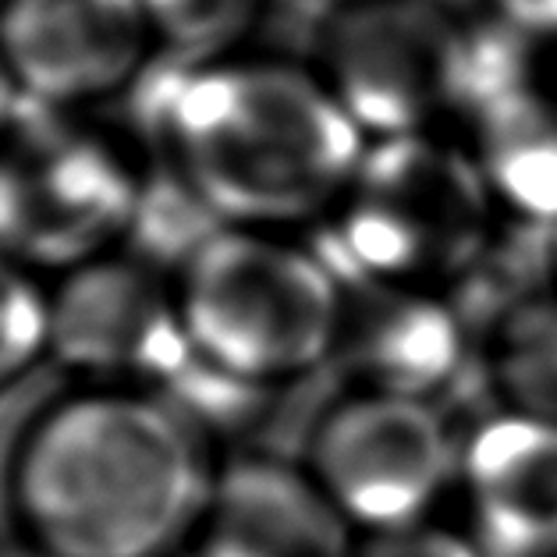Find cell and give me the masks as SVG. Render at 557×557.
Returning <instances> with one entry per match:
<instances>
[{
    "label": "cell",
    "mask_w": 557,
    "mask_h": 557,
    "mask_svg": "<svg viewBox=\"0 0 557 557\" xmlns=\"http://www.w3.org/2000/svg\"><path fill=\"white\" fill-rule=\"evenodd\" d=\"M125 100L157 164L224 227H317L370 146L317 64L274 53L207 64L157 53Z\"/></svg>",
    "instance_id": "obj_1"
},
{
    "label": "cell",
    "mask_w": 557,
    "mask_h": 557,
    "mask_svg": "<svg viewBox=\"0 0 557 557\" xmlns=\"http://www.w3.org/2000/svg\"><path fill=\"white\" fill-rule=\"evenodd\" d=\"M213 447L153 387L72 384L11 444L8 515L39 557H188L221 469Z\"/></svg>",
    "instance_id": "obj_2"
},
{
    "label": "cell",
    "mask_w": 557,
    "mask_h": 557,
    "mask_svg": "<svg viewBox=\"0 0 557 557\" xmlns=\"http://www.w3.org/2000/svg\"><path fill=\"white\" fill-rule=\"evenodd\" d=\"M171 284L188 348L216 370L284 391L334 362L348 288L288 231L216 227Z\"/></svg>",
    "instance_id": "obj_3"
},
{
    "label": "cell",
    "mask_w": 557,
    "mask_h": 557,
    "mask_svg": "<svg viewBox=\"0 0 557 557\" xmlns=\"http://www.w3.org/2000/svg\"><path fill=\"white\" fill-rule=\"evenodd\" d=\"M497 216L461 135H387L370 139L309 246L348 292L376 284L444 292Z\"/></svg>",
    "instance_id": "obj_4"
},
{
    "label": "cell",
    "mask_w": 557,
    "mask_h": 557,
    "mask_svg": "<svg viewBox=\"0 0 557 557\" xmlns=\"http://www.w3.org/2000/svg\"><path fill=\"white\" fill-rule=\"evenodd\" d=\"M149 174L135 132L25 103L0 143V256L58 277L121 252Z\"/></svg>",
    "instance_id": "obj_5"
},
{
    "label": "cell",
    "mask_w": 557,
    "mask_h": 557,
    "mask_svg": "<svg viewBox=\"0 0 557 557\" xmlns=\"http://www.w3.org/2000/svg\"><path fill=\"white\" fill-rule=\"evenodd\" d=\"M298 461L359 536H376L433 522L458 486L461 433L441 401L345 387L309 426Z\"/></svg>",
    "instance_id": "obj_6"
},
{
    "label": "cell",
    "mask_w": 557,
    "mask_h": 557,
    "mask_svg": "<svg viewBox=\"0 0 557 557\" xmlns=\"http://www.w3.org/2000/svg\"><path fill=\"white\" fill-rule=\"evenodd\" d=\"M188 356L164 270L121 249L50 277V359L75 384L157 391Z\"/></svg>",
    "instance_id": "obj_7"
},
{
    "label": "cell",
    "mask_w": 557,
    "mask_h": 557,
    "mask_svg": "<svg viewBox=\"0 0 557 557\" xmlns=\"http://www.w3.org/2000/svg\"><path fill=\"white\" fill-rule=\"evenodd\" d=\"M157 58L143 0H0V61L25 103L92 114Z\"/></svg>",
    "instance_id": "obj_8"
},
{
    "label": "cell",
    "mask_w": 557,
    "mask_h": 557,
    "mask_svg": "<svg viewBox=\"0 0 557 557\" xmlns=\"http://www.w3.org/2000/svg\"><path fill=\"white\" fill-rule=\"evenodd\" d=\"M331 366L348 391L441 401L475 366V334L441 288H356Z\"/></svg>",
    "instance_id": "obj_9"
},
{
    "label": "cell",
    "mask_w": 557,
    "mask_h": 557,
    "mask_svg": "<svg viewBox=\"0 0 557 557\" xmlns=\"http://www.w3.org/2000/svg\"><path fill=\"white\" fill-rule=\"evenodd\" d=\"M455 494L486 557H557V423L491 412L461 433Z\"/></svg>",
    "instance_id": "obj_10"
},
{
    "label": "cell",
    "mask_w": 557,
    "mask_h": 557,
    "mask_svg": "<svg viewBox=\"0 0 557 557\" xmlns=\"http://www.w3.org/2000/svg\"><path fill=\"white\" fill-rule=\"evenodd\" d=\"M359 533L302 461L249 451L221 458L188 557H351Z\"/></svg>",
    "instance_id": "obj_11"
},
{
    "label": "cell",
    "mask_w": 557,
    "mask_h": 557,
    "mask_svg": "<svg viewBox=\"0 0 557 557\" xmlns=\"http://www.w3.org/2000/svg\"><path fill=\"white\" fill-rule=\"evenodd\" d=\"M461 139L497 213L533 227H557V72L540 67L483 107Z\"/></svg>",
    "instance_id": "obj_12"
},
{
    "label": "cell",
    "mask_w": 557,
    "mask_h": 557,
    "mask_svg": "<svg viewBox=\"0 0 557 557\" xmlns=\"http://www.w3.org/2000/svg\"><path fill=\"white\" fill-rule=\"evenodd\" d=\"M494 412L557 423V288H543L500 312L475 337Z\"/></svg>",
    "instance_id": "obj_13"
},
{
    "label": "cell",
    "mask_w": 557,
    "mask_h": 557,
    "mask_svg": "<svg viewBox=\"0 0 557 557\" xmlns=\"http://www.w3.org/2000/svg\"><path fill=\"white\" fill-rule=\"evenodd\" d=\"M157 53L207 64L249 50L267 18V0H143Z\"/></svg>",
    "instance_id": "obj_14"
},
{
    "label": "cell",
    "mask_w": 557,
    "mask_h": 557,
    "mask_svg": "<svg viewBox=\"0 0 557 557\" xmlns=\"http://www.w3.org/2000/svg\"><path fill=\"white\" fill-rule=\"evenodd\" d=\"M157 391L164 394L171 405H178V412L193 419L213 444L221 437H235L242 430L260 426L270 401L281 394L260 384H249V380H242L235 373L216 370L207 359H199L196 351L182 362V370Z\"/></svg>",
    "instance_id": "obj_15"
},
{
    "label": "cell",
    "mask_w": 557,
    "mask_h": 557,
    "mask_svg": "<svg viewBox=\"0 0 557 557\" xmlns=\"http://www.w3.org/2000/svg\"><path fill=\"white\" fill-rule=\"evenodd\" d=\"M50 359V277L0 256V391Z\"/></svg>",
    "instance_id": "obj_16"
},
{
    "label": "cell",
    "mask_w": 557,
    "mask_h": 557,
    "mask_svg": "<svg viewBox=\"0 0 557 557\" xmlns=\"http://www.w3.org/2000/svg\"><path fill=\"white\" fill-rule=\"evenodd\" d=\"M351 557H486V554L461 529L423 522L409 529H394V533L359 536V547Z\"/></svg>",
    "instance_id": "obj_17"
},
{
    "label": "cell",
    "mask_w": 557,
    "mask_h": 557,
    "mask_svg": "<svg viewBox=\"0 0 557 557\" xmlns=\"http://www.w3.org/2000/svg\"><path fill=\"white\" fill-rule=\"evenodd\" d=\"M494 4L543 67L557 72V0H494Z\"/></svg>",
    "instance_id": "obj_18"
},
{
    "label": "cell",
    "mask_w": 557,
    "mask_h": 557,
    "mask_svg": "<svg viewBox=\"0 0 557 557\" xmlns=\"http://www.w3.org/2000/svg\"><path fill=\"white\" fill-rule=\"evenodd\" d=\"M22 111H25V97L18 92L15 78L8 75L4 61H0V143H4L8 132L15 128V121H18Z\"/></svg>",
    "instance_id": "obj_19"
},
{
    "label": "cell",
    "mask_w": 557,
    "mask_h": 557,
    "mask_svg": "<svg viewBox=\"0 0 557 557\" xmlns=\"http://www.w3.org/2000/svg\"><path fill=\"white\" fill-rule=\"evenodd\" d=\"M550 281H554V288H557V227L550 231Z\"/></svg>",
    "instance_id": "obj_20"
},
{
    "label": "cell",
    "mask_w": 557,
    "mask_h": 557,
    "mask_svg": "<svg viewBox=\"0 0 557 557\" xmlns=\"http://www.w3.org/2000/svg\"><path fill=\"white\" fill-rule=\"evenodd\" d=\"M323 11H334V8H348V4H359V0H317Z\"/></svg>",
    "instance_id": "obj_21"
},
{
    "label": "cell",
    "mask_w": 557,
    "mask_h": 557,
    "mask_svg": "<svg viewBox=\"0 0 557 557\" xmlns=\"http://www.w3.org/2000/svg\"><path fill=\"white\" fill-rule=\"evenodd\" d=\"M25 557H39V554H33V550H25Z\"/></svg>",
    "instance_id": "obj_22"
}]
</instances>
